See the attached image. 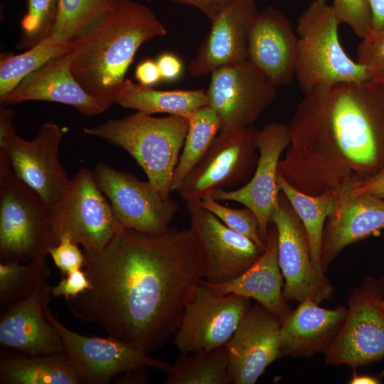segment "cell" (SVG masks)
Returning a JSON list of instances; mask_svg holds the SVG:
<instances>
[{"label":"cell","mask_w":384,"mask_h":384,"mask_svg":"<svg viewBox=\"0 0 384 384\" xmlns=\"http://www.w3.org/2000/svg\"><path fill=\"white\" fill-rule=\"evenodd\" d=\"M166 33L147 6L129 0L73 41L68 53L72 73L106 110L116 103L138 49Z\"/></svg>","instance_id":"3957f363"},{"label":"cell","mask_w":384,"mask_h":384,"mask_svg":"<svg viewBox=\"0 0 384 384\" xmlns=\"http://www.w3.org/2000/svg\"><path fill=\"white\" fill-rule=\"evenodd\" d=\"M206 90L220 131L251 126L272 103L276 87L247 59L213 71Z\"/></svg>","instance_id":"5bb4252c"},{"label":"cell","mask_w":384,"mask_h":384,"mask_svg":"<svg viewBox=\"0 0 384 384\" xmlns=\"http://www.w3.org/2000/svg\"><path fill=\"white\" fill-rule=\"evenodd\" d=\"M258 14L255 0H231L210 21V31L189 63V75L198 78L247 60L249 37Z\"/></svg>","instance_id":"ffe728a7"},{"label":"cell","mask_w":384,"mask_h":384,"mask_svg":"<svg viewBox=\"0 0 384 384\" xmlns=\"http://www.w3.org/2000/svg\"><path fill=\"white\" fill-rule=\"evenodd\" d=\"M289 144L287 124L280 122L266 124L258 132V161L251 178L242 187L220 189L212 194L218 201H235L250 209L257 218L259 234L265 244L270 217L281 191L277 183L278 165Z\"/></svg>","instance_id":"e0dca14e"},{"label":"cell","mask_w":384,"mask_h":384,"mask_svg":"<svg viewBox=\"0 0 384 384\" xmlns=\"http://www.w3.org/2000/svg\"><path fill=\"white\" fill-rule=\"evenodd\" d=\"M332 7L341 23H346L361 39L372 31L368 0H333Z\"/></svg>","instance_id":"8d00e7d4"},{"label":"cell","mask_w":384,"mask_h":384,"mask_svg":"<svg viewBox=\"0 0 384 384\" xmlns=\"http://www.w3.org/2000/svg\"><path fill=\"white\" fill-rule=\"evenodd\" d=\"M92 171L122 227L149 234L169 230L178 210L176 201L164 199L149 181L106 164L98 163Z\"/></svg>","instance_id":"9a60e30c"},{"label":"cell","mask_w":384,"mask_h":384,"mask_svg":"<svg viewBox=\"0 0 384 384\" xmlns=\"http://www.w3.org/2000/svg\"><path fill=\"white\" fill-rule=\"evenodd\" d=\"M258 132L252 126L220 131L177 191L181 198L200 201L225 187L245 184L258 161Z\"/></svg>","instance_id":"30bf717a"},{"label":"cell","mask_w":384,"mask_h":384,"mask_svg":"<svg viewBox=\"0 0 384 384\" xmlns=\"http://www.w3.org/2000/svg\"><path fill=\"white\" fill-rule=\"evenodd\" d=\"M383 298L384 277L368 276L350 293L345 321L324 354L326 364L355 369L384 358Z\"/></svg>","instance_id":"9c48e42d"},{"label":"cell","mask_w":384,"mask_h":384,"mask_svg":"<svg viewBox=\"0 0 384 384\" xmlns=\"http://www.w3.org/2000/svg\"><path fill=\"white\" fill-rule=\"evenodd\" d=\"M161 75L164 81H174L178 79L183 72L181 60L172 53H163L156 60Z\"/></svg>","instance_id":"ab89813d"},{"label":"cell","mask_w":384,"mask_h":384,"mask_svg":"<svg viewBox=\"0 0 384 384\" xmlns=\"http://www.w3.org/2000/svg\"><path fill=\"white\" fill-rule=\"evenodd\" d=\"M116 103L148 114L167 113L187 118L208 105L206 90H159L126 79Z\"/></svg>","instance_id":"4316f807"},{"label":"cell","mask_w":384,"mask_h":384,"mask_svg":"<svg viewBox=\"0 0 384 384\" xmlns=\"http://www.w3.org/2000/svg\"><path fill=\"white\" fill-rule=\"evenodd\" d=\"M334 194L333 210L325 225L321 250L324 273L346 246L384 228V200L343 190Z\"/></svg>","instance_id":"7402d4cb"},{"label":"cell","mask_w":384,"mask_h":384,"mask_svg":"<svg viewBox=\"0 0 384 384\" xmlns=\"http://www.w3.org/2000/svg\"><path fill=\"white\" fill-rule=\"evenodd\" d=\"M348 383L351 384H378L381 381L378 377L370 375H359L354 371Z\"/></svg>","instance_id":"f6af8a7d"},{"label":"cell","mask_w":384,"mask_h":384,"mask_svg":"<svg viewBox=\"0 0 384 384\" xmlns=\"http://www.w3.org/2000/svg\"><path fill=\"white\" fill-rule=\"evenodd\" d=\"M48 255L63 275L76 270L84 269L86 263L85 252L80 250L79 245L68 236L62 237L57 245L50 247Z\"/></svg>","instance_id":"74e56055"},{"label":"cell","mask_w":384,"mask_h":384,"mask_svg":"<svg viewBox=\"0 0 384 384\" xmlns=\"http://www.w3.org/2000/svg\"><path fill=\"white\" fill-rule=\"evenodd\" d=\"M372 16V30H384V0H368Z\"/></svg>","instance_id":"ee69618b"},{"label":"cell","mask_w":384,"mask_h":384,"mask_svg":"<svg viewBox=\"0 0 384 384\" xmlns=\"http://www.w3.org/2000/svg\"><path fill=\"white\" fill-rule=\"evenodd\" d=\"M247 60L275 87L290 84L295 77L297 36L278 9L267 6L258 14L249 37Z\"/></svg>","instance_id":"44dd1931"},{"label":"cell","mask_w":384,"mask_h":384,"mask_svg":"<svg viewBox=\"0 0 384 384\" xmlns=\"http://www.w3.org/2000/svg\"><path fill=\"white\" fill-rule=\"evenodd\" d=\"M1 384H82L65 353L1 356Z\"/></svg>","instance_id":"484cf974"},{"label":"cell","mask_w":384,"mask_h":384,"mask_svg":"<svg viewBox=\"0 0 384 384\" xmlns=\"http://www.w3.org/2000/svg\"><path fill=\"white\" fill-rule=\"evenodd\" d=\"M355 60L366 68L370 80L384 86V30H372L361 40Z\"/></svg>","instance_id":"d590c367"},{"label":"cell","mask_w":384,"mask_h":384,"mask_svg":"<svg viewBox=\"0 0 384 384\" xmlns=\"http://www.w3.org/2000/svg\"><path fill=\"white\" fill-rule=\"evenodd\" d=\"M167 373L164 384H233L225 345L183 354Z\"/></svg>","instance_id":"f546056e"},{"label":"cell","mask_w":384,"mask_h":384,"mask_svg":"<svg viewBox=\"0 0 384 384\" xmlns=\"http://www.w3.org/2000/svg\"><path fill=\"white\" fill-rule=\"evenodd\" d=\"M188 129L181 116L154 117L142 112L110 119L83 132L118 146L129 153L164 199H169L174 169Z\"/></svg>","instance_id":"277c9868"},{"label":"cell","mask_w":384,"mask_h":384,"mask_svg":"<svg viewBox=\"0 0 384 384\" xmlns=\"http://www.w3.org/2000/svg\"><path fill=\"white\" fill-rule=\"evenodd\" d=\"M135 77L140 85L149 87L161 80L156 62L151 59L145 60L137 66Z\"/></svg>","instance_id":"7bdbcfd3"},{"label":"cell","mask_w":384,"mask_h":384,"mask_svg":"<svg viewBox=\"0 0 384 384\" xmlns=\"http://www.w3.org/2000/svg\"><path fill=\"white\" fill-rule=\"evenodd\" d=\"M29 100L70 105L87 117L105 111L74 78L68 53L52 59L30 74L0 102L1 105H9Z\"/></svg>","instance_id":"cb8c5ba5"},{"label":"cell","mask_w":384,"mask_h":384,"mask_svg":"<svg viewBox=\"0 0 384 384\" xmlns=\"http://www.w3.org/2000/svg\"><path fill=\"white\" fill-rule=\"evenodd\" d=\"M129 0H58L56 19L50 34L73 42L92 30Z\"/></svg>","instance_id":"f1b7e54d"},{"label":"cell","mask_w":384,"mask_h":384,"mask_svg":"<svg viewBox=\"0 0 384 384\" xmlns=\"http://www.w3.org/2000/svg\"><path fill=\"white\" fill-rule=\"evenodd\" d=\"M48 267L41 257L26 263L17 261L0 262L1 309L28 297Z\"/></svg>","instance_id":"d6a6232c"},{"label":"cell","mask_w":384,"mask_h":384,"mask_svg":"<svg viewBox=\"0 0 384 384\" xmlns=\"http://www.w3.org/2000/svg\"><path fill=\"white\" fill-rule=\"evenodd\" d=\"M250 304L249 297L218 294L201 280L175 333V345L183 354L225 345Z\"/></svg>","instance_id":"4fadbf2b"},{"label":"cell","mask_w":384,"mask_h":384,"mask_svg":"<svg viewBox=\"0 0 384 384\" xmlns=\"http://www.w3.org/2000/svg\"><path fill=\"white\" fill-rule=\"evenodd\" d=\"M347 307L325 309L311 298L302 301L281 323L279 358L325 354L336 338Z\"/></svg>","instance_id":"603a6c76"},{"label":"cell","mask_w":384,"mask_h":384,"mask_svg":"<svg viewBox=\"0 0 384 384\" xmlns=\"http://www.w3.org/2000/svg\"><path fill=\"white\" fill-rule=\"evenodd\" d=\"M44 313L60 336L65 354L82 384H107L117 377L124 378L147 367L164 372L171 368L168 363L153 358L144 350L120 339L87 336L69 329L56 319L48 305Z\"/></svg>","instance_id":"8fae6325"},{"label":"cell","mask_w":384,"mask_h":384,"mask_svg":"<svg viewBox=\"0 0 384 384\" xmlns=\"http://www.w3.org/2000/svg\"><path fill=\"white\" fill-rule=\"evenodd\" d=\"M46 269L26 298L1 309L0 344L26 355L65 353L60 336L46 319L52 297Z\"/></svg>","instance_id":"ac0fdd59"},{"label":"cell","mask_w":384,"mask_h":384,"mask_svg":"<svg viewBox=\"0 0 384 384\" xmlns=\"http://www.w3.org/2000/svg\"><path fill=\"white\" fill-rule=\"evenodd\" d=\"M57 285L51 287L52 296L74 298L91 287V283L84 269H79L63 275Z\"/></svg>","instance_id":"f35d334b"},{"label":"cell","mask_w":384,"mask_h":384,"mask_svg":"<svg viewBox=\"0 0 384 384\" xmlns=\"http://www.w3.org/2000/svg\"><path fill=\"white\" fill-rule=\"evenodd\" d=\"M350 191L353 194H369L384 200V169L360 181Z\"/></svg>","instance_id":"60d3db41"},{"label":"cell","mask_w":384,"mask_h":384,"mask_svg":"<svg viewBox=\"0 0 384 384\" xmlns=\"http://www.w3.org/2000/svg\"><path fill=\"white\" fill-rule=\"evenodd\" d=\"M201 282L220 294H235L255 299L282 323L292 311L283 295V276L278 262L277 230L270 225L260 257L242 274L221 284Z\"/></svg>","instance_id":"d4e9b609"},{"label":"cell","mask_w":384,"mask_h":384,"mask_svg":"<svg viewBox=\"0 0 384 384\" xmlns=\"http://www.w3.org/2000/svg\"><path fill=\"white\" fill-rule=\"evenodd\" d=\"M281 323L259 303L250 306L225 346L233 384H254L279 358Z\"/></svg>","instance_id":"d6986e66"},{"label":"cell","mask_w":384,"mask_h":384,"mask_svg":"<svg viewBox=\"0 0 384 384\" xmlns=\"http://www.w3.org/2000/svg\"><path fill=\"white\" fill-rule=\"evenodd\" d=\"M84 252L91 287L65 300L71 314L147 353L175 334L205 276L190 228L149 234L122 227L102 250Z\"/></svg>","instance_id":"6da1fadb"},{"label":"cell","mask_w":384,"mask_h":384,"mask_svg":"<svg viewBox=\"0 0 384 384\" xmlns=\"http://www.w3.org/2000/svg\"><path fill=\"white\" fill-rule=\"evenodd\" d=\"M278 173L299 191L351 190L384 169V86L372 80L319 85L288 124Z\"/></svg>","instance_id":"7a4b0ae2"},{"label":"cell","mask_w":384,"mask_h":384,"mask_svg":"<svg viewBox=\"0 0 384 384\" xmlns=\"http://www.w3.org/2000/svg\"><path fill=\"white\" fill-rule=\"evenodd\" d=\"M58 0H27L17 49L28 50L48 37L54 26Z\"/></svg>","instance_id":"836d02e7"},{"label":"cell","mask_w":384,"mask_h":384,"mask_svg":"<svg viewBox=\"0 0 384 384\" xmlns=\"http://www.w3.org/2000/svg\"><path fill=\"white\" fill-rule=\"evenodd\" d=\"M380 306L381 309L384 311V298L380 301Z\"/></svg>","instance_id":"bcb514c9"},{"label":"cell","mask_w":384,"mask_h":384,"mask_svg":"<svg viewBox=\"0 0 384 384\" xmlns=\"http://www.w3.org/2000/svg\"><path fill=\"white\" fill-rule=\"evenodd\" d=\"M147 2L167 1L193 6L199 9L210 21L231 0H146Z\"/></svg>","instance_id":"b9f144b4"},{"label":"cell","mask_w":384,"mask_h":384,"mask_svg":"<svg viewBox=\"0 0 384 384\" xmlns=\"http://www.w3.org/2000/svg\"><path fill=\"white\" fill-rule=\"evenodd\" d=\"M270 223L277 230L278 262L284 281L283 295L286 301L301 302L311 298L320 304L331 299L334 287L315 270L302 222L282 191Z\"/></svg>","instance_id":"7c38bea8"},{"label":"cell","mask_w":384,"mask_h":384,"mask_svg":"<svg viewBox=\"0 0 384 384\" xmlns=\"http://www.w3.org/2000/svg\"><path fill=\"white\" fill-rule=\"evenodd\" d=\"M51 246L47 205L11 167L0 170L1 261L45 257Z\"/></svg>","instance_id":"ba28073f"},{"label":"cell","mask_w":384,"mask_h":384,"mask_svg":"<svg viewBox=\"0 0 384 384\" xmlns=\"http://www.w3.org/2000/svg\"><path fill=\"white\" fill-rule=\"evenodd\" d=\"M15 111L0 107V161L9 159L16 176L36 191L47 206L60 194L69 181L58 156L63 129L44 122L37 135L26 140L16 132Z\"/></svg>","instance_id":"52a82bcc"},{"label":"cell","mask_w":384,"mask_h":384,"mask_svg":"<svg viewBox=\"0 0 384 384\" xmlns=\"http://www.w3.org/2000/svg\"><path fill=\"white\" fill-rule=\"evenodd\" d=\"M186 119L188 129L182 152L174 171L171 192H177L185 178L208 151L221 129L218 114L208 105L196 110Z\"/></svg>","instance_id":"4dcf8cb0"},{"label":"cell","mask_w":384,"mask_h":384,"mask_svg":"<svg viewBox=\"0 0 384 384\" xmlns=\"http://www.w3.org/2000/svg\"><path fill=\"white\" fill-rule=\"evenodd\" d=\"M277 183L302 222L315 270L319 274L325 276L321 265L322 240L326 220L333 210L334 193L326 192L318 196L303 193L292 186L279 174Z\"/></svg>","instance_id":"83f0119b"},{"label":"cell","mask_w":384,"mask_h":384,"mask_svg":"<svg viewBox=\"0 0 384 384\" xmlns=\"http://www.w3.org/2000/svg\"><path fill=\"white\" fill-rule=\"evenodd\" d=\"M340 23L326 0H314L300 15L295 76L304 93L321 85L370 80L366 68L344 51Z\"/></svg>","instance_id":"5b68a950"},{"label":"cell","mask_w":384,"mask_h":384,"mask_svg":"<svg viewBox=\"0 0 384 384\" xmlns=\"http://www.w3.org/2000/svg\"><path fill=\"white\" fill-rule=\"evenodd\" d=\"M73 44V42L49 36L22 53L2 55L0 60V100L48 61L68 53Z\"/></svg>","instance_id":"1f68e13d"},{"label":"cell","mask_w":384,"mask_h":384,"mask_svg":"<svg viewBox=\"0 0 384 384\" xmlns=\"http://www.w3.org/2000/svg\"><path fill=\"white\" fill-rule=\"evenodd\" d=\"M190 229L202 252L206 272L203 279L221 284L233 279L250 267L262 254L247 237L226 226L198 202H186Z\"/></svg>","instance_id":"2e32d148"},{"label":"cell","mask_w":384,"mask_h":384,"mask_svg":"<svg viewBox=\"0 0 384 384\" xmlns=\"http://www.w3.org/2000/svg\"><path fill=\"white\" fill-rule=\"evenodd\" d=\"M53 246L68 236L84 251L102 250L122 228L93 171L81 168L48 206Z\"/></svg>","instance_id":"8992f818"},{"label":"cell","mask_w":384,"mask_h":384,"mask_svg":"<svg viewBox=\"0 0 384 384\" xmlns=\"http://www.w3.org/2000/svg\"><path fill=\"white\" fill-rule=\"evenodd\" d=\"M197 201L229 228L247 237L262 250L265 249L266 244L259 234L257 218L250 209L246 207L236 209L225 206L219 203L212 196H206Z\"/></svg>","instance_id":"e575fe53"}]
</instances>
